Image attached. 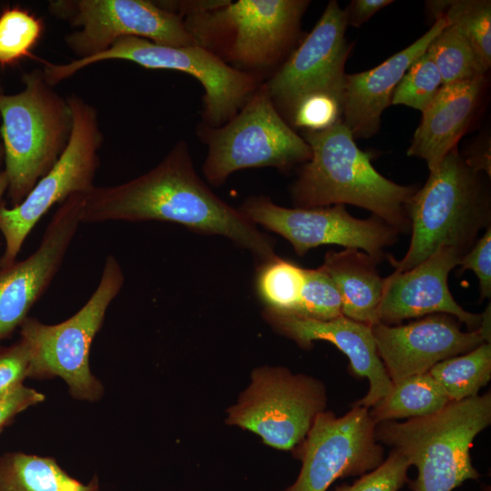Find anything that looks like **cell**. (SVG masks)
<instances>
[{
    "label": "cell",
    "mask_w": 491,
    "mask_h": 491,
    "mask_svg": "<svg viewBox=\"0 0 491 491\" xmlns=\"http://www.w3.org/2000/svg\"><path fill=\"white\" fill-rule=\"evenodd\" d=\"M484 77L443 85L423 112L406 154L426 162L429 171L438 166L455 147L471 121Z\"/></svg>",
    "instance_id": "cell-21"
},
{
    "label": "cell",
    "mask_w": 491,
    "mask_h": 491,
    "mask_svg": "<svg viewBox=\"0 0 491 491\" xmlns=\"http://www.w3.org/2000/svg\"><path fill=\"white\" fill-rule=\"evenodd\" d=\"M446 26V20L439 18L420 38L376 67L346 75L342 121L354 138H366L377 133L381 115L391 104L395 88Z\"/></svg>",
    "instance_id": "cell-20"
},
{
    "label": "cell",
    "mask_w": 491,
    "mask_h": 491,
    "mask_svg": "<svg viewBox=\"0 0 491 491\" xmlns=\"http://www.w3.org/2000/svg\"><path fill=\"white\" fill-rule=\"evenodd\" d=\"M427 11L436 20L458 27L470 40L485 65H491V2L489 0L428 1Z\"/></svg>",
    "instance_id": "cell-27"
},
{
    "label": "cell",
    "mask_w": 491,
    "mask_h": 491,
    "mask_svg": "<svg viewBox=\"0 0 491 491\" xmlns=\"http://www.w3.org/2000/svg\"><path fill=\"white\" fill-rule=\"evenodd\" d=\"M443 86L441 75L426 51L407 69L394 90L391 104L421 111L430 105Z\"/></svg>",
    "instance_id": "cell-30"
},
{
    "label": "cell",
    "mask_w": 491,
    "mask_h": 491,
    "mask_svg": "<svg viewBox=\"0 0 491 491\" xmlns=\"http://www.w3.org/2000/svg\"><path fill=\"white\" fill-rule=\"evenodd\" d=\"M464 255L456 247H440L415 267L394 271L384 278L379 322L395 326L406 319L447 314L466 324L469 331L477 329L482 314L461 307L447 285L450 271L459 265Z\"/></svg>",
    "instance_id": "cell-18"
},
{
    "label": "cell",
    "mask_w": 491,
    "mask_h": 491,
    "mask_svg": "<svg viewBox=\"0 0 491 491\" xmlns=\"http://www.w3.org/2000/svg\"><path fill=\"white\" fill-rule=\"evenodd\" d=\"M343 117V106L326 95H314L297 106L290 124L303 131L324 130Z\"/></svg>",
    "instance_id": "cell-33"
},
{
    "label": "cell",
    "mask_w": 491,
    "mask_h": 491,
    "mask_svg": "<svg viewBox=\"0 0 491 491\" xmlns=\"http://www.w3.org/2000/svg\"><path fill=\"white\" fill-rule=\"evenodd\" d=\"M305 280V268L280 258L261 263L256 275V291L266 308L295 313Z\"/></svg>",
    "instance_id": "cell-28"
},
{
    "label": "cell",
    "mask_w": 491,
    "mask_h": 491,
    "mask_svg": "<svg viewBox=\"0 0 491 491\" xmlns=\"http://www.w3.org/2000/svg\"><path fill=\"white\" fill-rule=\"evenodd\" d=\"M0 491H100L96 475L83 484L53 457L23 452L0 456Z\"/></svg>",
    "instance_id": "cell-23"
},
{
    "label": "cell",
    "mask_w": 491,
    "mask_h": 491,
    "mask_svg": "<svg viewBox=\"0 0 491 491\" xmlns=\"http://www.w3.org/2000/svg\"><path fill=\"white\" fill-rule=\"evenodd\" d=\"M8 187L7 175L4 170L0 171V201L6 193Z\"/></svg>",
    "instance_id": "cell-39"
},
{
    "label": "cell",
    "mask_w": 491,
    "mask_h": 491,
    "mask_svg": "<svg viewBox=\"0 0 491 491\" xmlns=\"http://www.w3.org/2000/svg\"><path fill=\"white\" fill-rule=\"evenodd\" d=\"M198 135L207 145L203 172L215 185L237 170L287 171L311 157L310 146L276 110L264 82L228 122L218 127L201 124Z\"/></svg>",
    "instance_id": "cell-9"
},
{
    "label": "cell",
    "mask_w": 491,
    "mask_h": 491,
    "mask_svg": "<svg viewBox=\"0 0 491 491\" xmlns=\"http://www.w3.org/2000/svg\"><path fill=\"white\" fill-rule=\"evenodd\" d=\"M81 193L55 211L42 240L28 257L0 267V346L28 316L60 269L81 224Z\"/></svg>",
    "instance_id": "cell-16"
},
{
    "label": "cell",
    "mask_w": 491,
    "mask_h": 491,
    "mask_svg": "<svg viewBox=\"0 0 491 491\" xmlns=\"http://www.w3.org/2000/svg\"><path fill=\"white\" fill-rule=\"evenodd\" d=\"M483 491H491V488L489 486H486L485 489Z\"/></svg>",
    "instance_id": "cell-41"
},
{
    "label": "cell",
    "mask_w": 491,
    "mask_h": 491,
    "mask_svg": "<svg viewBox=\"0 0 491 491\" xmlns=\"http://www.w3.org/2000/svg\"><path fill=\"white\" fill-rule=\"evenodd\" d=\"M377 264L365 252L345 248L326 253L321 266L338 289L343 316L369 326L379 323L384 278Z\"/></svg>",
    "instance_id": "cell-22"
},
{
    "label": "cell",
    "mask_w": 491,
    "mask_h": 491,
    "mask_svg": "<svg viewBox=\"0 0 491 491\" xmlns=\"http://www.w3.org/2000/svg\"><path fill=\"white\" fill-rule=\"evenodd\" d=\"M263 315L276 332L304 349L311 348L314 341L324 340L344 353L349 360L350 371L369 382L366 396L354 405L370 408L391 391L394 384L377 355L371 326L345 316L316 320L267 308Z\"/></svg>",
    "instance_id": "cell-19"
},
{
    "label": "cell",
    "mask_w": 491,
    "mask_h": 491,
    "mask_svg": "<svg viewBox=\"0 0 491 491\" xmlns=\"http://www.w3.org/2000/svg\"><path fill=\"white\" fill-rule=\"evenodd\" d=\"M239 210L254 224L286 238L298 256L324 245L360 249L378 263L389 256L386 248L400 234L380 218L352 216L344 205L312 208H287L266 196L247 198Z\"/></svg>",
    "instance_id": "cell-14"
},
{
    "label": "cell",
    "mask_w": 491,
    "mask_h": 491,
    "mask_svg": "<svg viewBox=\"0 0 491 491\" xmlns=\"http://www.w3.org/2000/svg\"><path fill=\"white\" fill-rule=\"evenodd\" d=\"M107 60H125L148 69L181 71L196 78L205 90L202 124L210 127L221 126L234 117L264 82L225 64L199 45L172 46L135 36L122 37L106 51L91 57L65 64L45 63L43 73L46 82L55 86L86 66Z\"/></svg>",
    "instance_id": "cell-8"
},
{
    "label": "cell",
    "mask_w": 491,
    "mask_h": 491,
    "mask_svg": "<svg viewBox=\"0 0 491 491\" xmlns=\"http://www.w3.org/2000/svg\"><path fill=\"white\" fill-rule=\"evenodd\" d=\"M73 117L69 142L51 169L42 176L18 205H0V232L5 250L0 267L16 261L24 242L45 214L75 193L95 186L103 143L96 109L76 94L67 97Z\"/></svg>",
    "instance_id": "cell-10"
},
{
    "label": "cell",
    "mask_w": 491,
    "mask_h": 491,
    "mask_svg": "<svg viewBox=\"0 0 491 491\" xmlns=\"http://www.w3.org/2000/svg\"><path fill=\"white\" fill-rule=\"evenodd\" d=\"M45 396L24 384L0 396V432L20 413L45 400Z\"/></svg>",
    "instance_id": "cell-36"
},
{
    "label": "cell",
    "mask_w": 491,
    "mask_h": 491,
    "mask_svg": "<svg viewBox=\"0 0 491 491\" xmlns=\"http://www.w3.org/2000/svg\"><path fill=\"white\" fill-rule=\"evenodd\" d=\"M372 327L377 355L393 384L428 372L435 365L490 343L479 329L464 332L447 314H432L406 325Z\"/></svg>",
    "instance_id": "cell-17"
},
{
    "label": "cell",
    "mask_w": 491,
    "mask_h": 491,
    "mask_svg": "<svg viewBox=\"0 0 491 491\" xmlns=\"http://www.w3.org/2000/svg\"><path fill=\"white\" fill-rule=\"evenodd\" d=\"M443 85L485 77L489 69L467 36L456 26L446 25L429 44Z\"/></svg>",
    "instance_id": "cell-26"
},
{
    "label": "cell",
    "mask_w": 491,
    "mask_h": 491,
    "mask_svg": "<svg viewBox=\"0 0 491 491\" xmlns=\"http://www.w3.org/2000/svg\"><path fill=\"white\" fill-rule=\"evenodd\" d=\"M5 164V154H4V147L2 144V139L0 135V171L4 170L3 166Z\"/></svg>",
    "instance_id": "cell-40"
},
{
    "label": "cell",
    "mask_w": 491,
    "mask_h": 491,
    "mask_svg": "<svg viewBox=\"0 0 491 491\" xmlns=\"http://www.w3.org/2000/svg\"><path fill=\"white\" fill-rule=\"evenodd\" d=\"M491 424V393L450 401L440 411L423 417L376 424V438L398 450L415 466L417 476L408 480L412 491H452L481 476L470 450L476 436Z\"/></svg>",
    "instance_id": "cell-3"
},
{
    "label": "cell",
    "mask_w": 491,
    "mask_h": 491,
    "mask_svg": "<svg viewBox=\"0 0 491 491\" xmlns=\"http://www.w3.org/2000/svg\"><path fill=\"white\" fill-rule=\"evenodd\" d=\"M392 3L391 0H354L346 9L347 24L360 26L380 9Z\"/></svg>",
    "instance_id": "cell-38"
},
{
    "label": "cell",
    "mask_w": 491,
    "mask_h": 491,
    "mask_svg": "<svg viewBox=\"0 0 491 491\" xmlns=\"http://www.w3.org/2000/svg\"><path fill=\"white\" fill-rule=\"evenodd\" d=\"M347 25L346 9L330 1L312 31L264 82L288 124L300 103L314 95L328 96L344 108L345 65L350 50Z\"/></svg>",
    "instance_id": "cell-13"
},
{
    "label": "cell",
    "mask_w": 491,
    "mask_h": 491,
    "mask_svg": "<svg viewBox=\"0 0 491 491\" xmlns=\"http://www.w3.org/2000/svg\"><path fill=\"white\" fill-rule=\"evenodd\" d=\"M291 314L316 320H331L343 316L338 289L321 266L305 268L299 304L296 312Z\"/></svg>",
    "instance_id": "cell-31"
},
{
    "label": "cell",
    "mask_w": 491,
    "mask_h": 491,
    "mask_svg": "<svg viewBox=\"0 0 491 491\" xmlns=\"http://www.w3.org/2000/svg\"><path fill=\"white\" fill-rule=\"evenodd\" d=\"M229 0H180L156 1L164 9L174 13L182 19L201 14L225 5Z\"/></svg>",
    "instance_id": "cell-37"
},
{
    "label": "cell",
    "mask_w": 491,
    "mask_h": 491,
    "mask_svg": "<svg viewBox=\"0 0 491 491\" xmlns=\"http://www.w3.org/2000/svg\"><path fill=\"white\" fill-rule=\"evenodd\" d=\"M124 282L119 262L108 255L98 286L75 314L53 325L30 316L25 319L19 332L29 351L28 378L59 377L75 400L96 402L103 397L104 386L91 371L90 350Z\"/></svg>",
    "instance_id": "cell-7"
},
{
    "label": "cell",
    "mask_w": 491,
    "mask_h": 491,
    "mask_svg": "<svg viewBox=\"0 0 491 491\" xmlns=\"http://www.w3.org/2000/svg\"><path fill=\"white\" fill-rule=\"evenodd\" d=\"M81 224L165 221L229 238L260 263L276 256L272 240L199 177L188 144L178 141L148 172L125 183L81 193Z\"/></svg>",
    "instance_id": "cell-1"
},
{
    "label": "cell",
    "mask_w": 491,
    "mask_h": 491,
    "mask_svg": "<svg viewBox=\"0 0 491 491\" xmlns=\"http://www.w3.org/2000/svg\"><path fill=\"white\" fill-rule=\"evenodd\" d=\"M309 1L239 0L184 18L196 45L263 80L289 55Z\"/></svg>",
    "instance_id": "cell-5"
},
{
    "label": "cell",
    "mask_w": 491,
    "mask_h": 491,
    "mask_svg": "<svg viewBox=\"0 0 491 491\" xmlns=\"http://www.w3.org/2000/svg\"><path fill=\"white\" fill-rule=\"evenodd\" d=\"M461 271L472 270L479 284L481 300L491 296V225L461 258Z\"/></svg>",
    "instance_id": "cell-35"
},
{
    "label": "cell",
    "mask_w": 491,
    "mask_h": 491,
    "mask_svg": "<svg viewBox=\"0 0 491 491\" xmlns=\"http://www.w3.org/2000/svg\"><path fill=\"white\" fill-rule=\"evenodd\" d=\"M251 384L228 410L226 422L258 435L266 445L288 450L300 444L316 416L325 411L322 382L283 367L253 371Z\"/></svg>",
    "instance_id": "cell-11"
},
{
    "label": "cell",
    "mask_w": 491,
    "mask_h": 491,
    "mask_svg": "<svg viewBox=\"0 0 491 491\" xmlns=\"http://www.w3.org/2000/svg\"><path fill=\"white\" fill-rule=\"evenodd\" d=\"M428 372L450 401L477 396L491 379V344L484 342L469 352L443 360Z\"/></svg>",
    "instance_id": "cell-25"
},
{
    "label": "cell",
    "mask_w": 491,
    "mask_h": 491,
    "mask_svg": "<svg viewBox=\"0 0 491 491\" xmlns=\"http://www.w3.org/2000/svg\"><path fill=\"white\" fill-rule=\"evenodd\" d=\"M369 408L353 405L342 416L319 413L296 451L302 467L283 491H327L338 478L362 476L384 461Z\"/></svg>",
    "instance_id": "cell-15"
},
{
    "label": "cell",
    "mask_w": 491,
    "mask_h": 491,
    "mask_svg": "<svg viewBox=\"0 0 491 491\" xmlns=\"http://www.w3.org/2000/svg\"><path fill=\"white\" fill-rule=\"evenodd\" d=\"M410 466L406 457L392 448L376 468L360 476L353 484L342 485L332 491H399L408 481Z\"/></svg>",
    "instance_id": "cell-32"
},
{
    "label": "cell",
    "mask_w": 491,
    "mask_h": 491,
    "mask_svg": "<svg viewBox=\"0 0 491 491\" xmlns=\"http://www.w3.org/2000/svg\"><path fill=\"white\" fill-rule=\"evenodd\" d=\"M48 9L52 15L77 27L65 37L76 59L99 55L125 36L172 46L195 45L184 20L156 1L55 0L48 3Z\"/></svg>",
    "instance_id": "cell-12"
},
{
    "label": "cell",
    "mask_w": 491,
    "mask_h": 491,
    "mask_svg": "<svg viewBox=\"0 0 491 491\" xmlns=\"http://www.w3.org/2000/svg\"><path fill=\"white\" fill-rule=\"evenodd\" d=\"M44 31L42 19L18 6L0 15V65H11L30 56Z\"/></svg>",
    "instance_id": "cell-29"
},
{
    "label": "cell",
    "mask_w": 491,
    "mask_h": 491,
    "mask_svg": "<svg viewBox=\"0 0 491 491\" xmlns=\"http://www.w3.org/2000/svg\"><path fill=\"white\" fill-rule=\"evenodd\" d=\"M449 402L442 386L426 372L395 384L386 396L369 408V415L376 424L423 417L440 411Z\"/></svg>",
    "instance_id": "cell-24"
},
{
    "label": "cell",
    "mask_w": 491,
    "mask_h": 491,
    "mask_svg": "<svg viewBox=\"0 0 491 491\" xmlns=\"http://www.w3.org/2000/svg\"><path fill=\"white\" fill-rule=\"evenodd\" d=\"M29 363V351L22 339L0 346V396L24 384Z\"/></svg>",
    "instance_id": "cell-34"
},
{
    "label": "cell",
    "mask_w": 491,
    "mask_h": 491,
    "mask_svg": "<svg viewBox=\"0 0 491 491\" xmlns=\"http://www.w3.org/2000/svg\"><path fill=\"white\" fill-rule=\"evenodd\" d=\"M0 93H2V86H1V82H0Z\"/></svg>",
    "instance_id": "cell-42"
},
{
    "label": "cell",
    "mask_w": 491,
    "mask_h": 491,
    "mask_svg": "<svg viewBox=\"0 0 491 491\" xmlns=\"http://www.w3.org/2000/svg\"><path fill=\"white\" fill-rule=\"evenodd\" d=\"M22 81L24 88L17 94L0 93V135L11 206L20 204L56 163L73 127L67 98L46 82L43 70L24 74Z\"/></svg>",
    "instance_id": "cell-6"
},
{
    "label": "cell",
    "mask_w": 491,
    "mask_h": 491,
    "mask_svg": "<svg viewBox=\"0 0 491 491\" xmlns=\"http://www.w3.org/2000/svg\"><path fill=\"white\" fill-rule=\"evenodd\" d=\"M311 149L291 187L299 208L350 204L370 211L399 233L410 231L407 204L417 188L398 185L372 165L342 120L320 131H303Z\"/></svg>",
    "instance_id": "cell-2"
},
{
    "label": "cell",
    "mask_w": 491,
    "mask_h": 491,
    "mask_svg": "<svg viewBox=\"0 0 491 491\" xmlns=\"http://www.w3.org/2000/svg\"><path fill=\"white\" fill-rule=\"evenodd\" d=\"M481 173L475 172L453 148L407 204L410 246L400 260L388 257L396 272L409 270L438 248L466 254L481 229L491 225L490 194Z\"/></svg>",
    "instance_id": "cell-4"
}]
</instances>
